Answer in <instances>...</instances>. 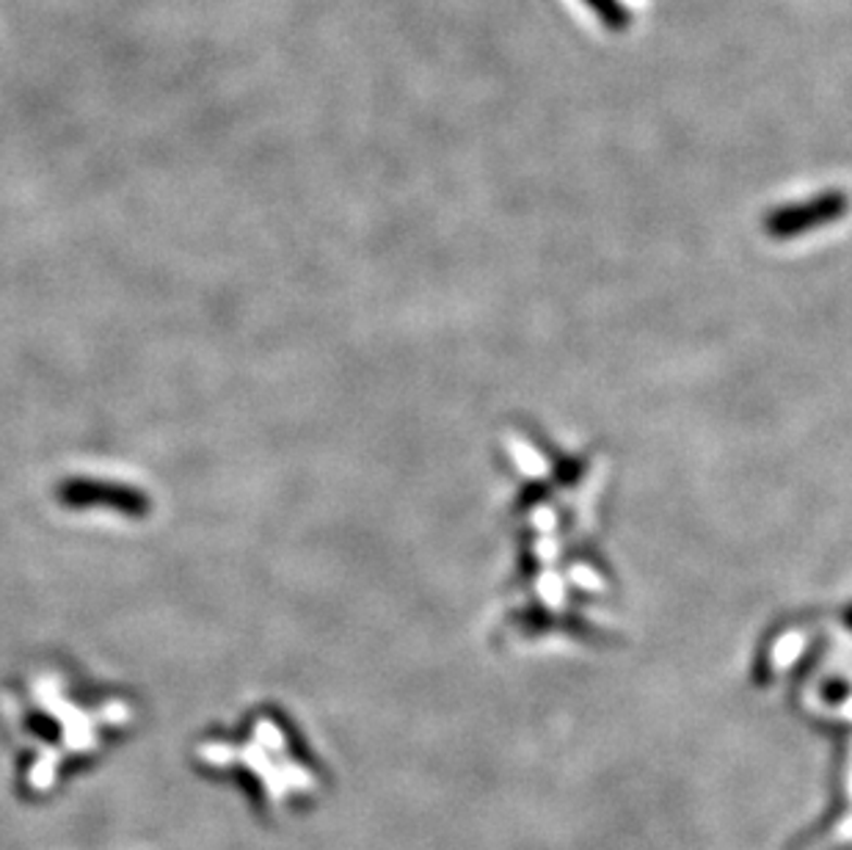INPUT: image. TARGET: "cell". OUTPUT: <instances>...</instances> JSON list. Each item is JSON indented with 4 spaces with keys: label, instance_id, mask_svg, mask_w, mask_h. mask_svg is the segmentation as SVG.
I'll return each instance as SVG.
<instances>
[{
    "label": "cell",
    "instance_id": "obj_2",
    "mask_svg": "<svg viewBox=\"0 0 852 850\" xmlns=\"http://www.w3.org/2000/svg\"><path fill=\"white\" fill-rule=\"evenodd\" d=\"M304 743L293 726L276 710H251V715L230 729L213 731L196 749L199 765L215 779L230 781L249 796L260 815H282L298 803L279 776L309 779V765L301 760Z\"/></svg>",
    "mask_w": 852,
    "mask_h": 850
},
{
    "label": "cell",
    "instance_id": "obj_1",
    "mask_svg": "<svg viewBox=\"0 0 852 850\" xmlns=\"http://www.w3.org/2000/svg\"><path fill=\"white\" fill-rule=\"evenodd\" d=\"M136 707L61 663H36L0 688V735L14 796L45 803L95 771L136 726Z\"/></svg>",
    "mask_w": 852,
    "mask_h": 850
}]
</instances>
